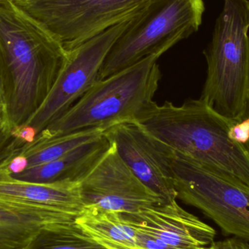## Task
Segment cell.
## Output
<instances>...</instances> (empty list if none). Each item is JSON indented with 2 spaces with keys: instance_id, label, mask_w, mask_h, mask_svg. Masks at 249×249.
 Segmentation results:
<instances>
[{
  "instance_id": "1",
  "label": "cell",
  "mask_w": 249,
  "mask_h": 249,
  "mask_svg": "<svg viewBox=\"0 0 249 249\" xmlns=\"http://www.w3.org/2000/svg\"><path fill=\"white\" fill-rule=\"evenodd\" d=\"M67 51L13 2L0 3V64L7 122L15 133L42 106Z\"/></svg>"
},
{
  "instance_id": "2",
  "label": "cell",
  "mask_w": 249,
  "mask_h": 249,
  "mask_svg": "<svg viewBox=\"0 0 249 249\" xmlns=\"http://www.w3.org/2000/svg\"><path fill=\"white\" fill-rule=\"evenodd\" d=\"M235 121L199 99L155 102L137 123L177 153L249 187V146L232 136Z\"/></svg>"
},
{
  "instance_id": "3",
  "label": "cell",
  "mask_w": 249,
  "mask_h": 249,
  "mask_svg": "<svg viewBox=\"0 0 249 249\" xmlns=\"http://www.w3.org/2000/svg\"><path fill=\"white\" fill-rule=\"evenodd\" d=\"M159 58L146 57L128 68L97 80L65 113L29 143L90 129L105 132L118 124L138 122L155 103L154 97L161 79L157 62Z\"/></svg>"
},
{
  "instance_id": "4",
  "label": "cell",
  "mask_w": 249,
  "mask_h": 249,
  "mask_svg": "<svg viewBox=\"0 0 249 249\" xmlns=\"http://www.w3.org/2000/svg\"><path fill=\"white\" fill-rule=\"evenodd\" d=\"M212 42L203 52L207 76L200 99L239 121L249 101V0H224Z\"/></svg>"
},
{
  "instance_id": "5",
  "label": "cell",
  "mask_w": 249,
  "mask_h": 249,
  "mask_svg": "<svg viewBox=\"0 0 249 249\" xmlns=\"http://www.w3.org/2000/svg\"><path fill=\"white\" fill-rule=\"evenodd\" d=\"M204 11L203 0H148L112 45L98 80L146 57H160L198 30Z\"/></svg>"
},
{
  "instance_id": "6",
  "label": "cell",
  "mask_w": 249,
  "mask_h": 249,
  "mask_svg": "<svg viewBox=\"0 0 249 249\" xmlns=\"http://www.w3.org/2000/svg\"><path fill=\"white\" fill-rule=\"evenodd\" d=\"M172 171L177 198L199 209L223 235L249 242V187L175 152Z\"/></svg>"
},
{
  "instance_id": "7",
  "label": "cell",
  "mask_w": 249,
  "mask_h": 249,
  "mask_svg": "<svg viewBox=\"0 0 249 249\" xmlns=\"http://www.w3.org/2000/svg\"><path fill=\"white\" fill-rule=\"evenodd\" d=\"M131 18L67 51L65 63L45 102L29 121L13 133L16 149L31 143L97 81L108 53Z\"/></svg>"
},
{
  "instance_id": "8",
  "label": "cell",
  "mask_w": 249,
  "mask_h": 249,
  "mask_svg": "<svg viewBox=\"0 0 249 249\" xmlns=\"http://www.w3.org/2000/svg\"><path fill=\"white\" fill-rule=\"evenodd\" d=\"M148 0H15L67 51L133 18Z\"/></svg>"
},
{
  "instance_id": "9",
  "label": "cell",
  "mask_w": 249,
  "mask_h": 249,
  "mask_svg": "<svg viewBox=\"0 0 249 249\" xmlns=\"http://www.w3.org/2000/svg\"><path fill=\"white\" fill-rule=\"evenodd\" d=\"M79 187L85 208L133 213L164 203L130 171L112 143L79 181Z\"/></svg>"
},
{
  "instance_id": "10",
  "label": "cell",
  "mask_w": 249,
  "mask_h": 249,
  "mask_svg": "<svg viewBox=\"0 0 249 249\" xmlns=\"http://www.w3.org/2000/svg\"><path fill=\"white\" fill-rule=\"evenodd\" d=\"M134 175L164 203L177 201L172 160L174 151L139 123L118 124L104 132Z\"/></svg>"
},
{
  "instance_id": "11",
  "label": "cell",
  "mask_w": 249,
  "mask_h": 249,
  "mask_svg": "<svg viewBox=\"0 0 249 249\" xmlns=\"http://www.w3.org/2000/svg\"><path fill=\"white\" fill-rule=\"evenodd\" d=\"M136 229L154 235L174 249H199L214 242L216 231L177 201L133 213H122Z\"/></svg>"
},
{
  "instance_id": "12",
  "label": "cell",
  "mask_w": 249,
  "mask_h": 249,
  "mask_svg": "<svg viewBox=\"0 0 249 249\" xmlns=\"http://www.w3.org/2000/svg\"><path fill=\"white\" fill-rule=\"evenodd\" d=\"M0 198L80 215L85 209L77 181L29 182L12 177L0 166Z\"/></svg>"
},
{
  "instance_id": "13",
  "label": "cell",
  "mask_w": 249,
  "mask_h": 249,
  "mask_svg": "<svg viewBox=\"0 0 249 249\" xmlns=\"http://www.w3.org/2000/svg\"><path fill=\"white\" fill-rule=\"evenodd\" d=\"M77 216L0 198V249H24L43 227L74 221Z\"/></svg>"
},
{
  "instance_id": "14",
  "label": "cell",
  "mask_w": 249,
  "mask_h": 249,
  "mask_svg": "<svg viewBox=\"0 0 249 249\" xmlns=\"http://www.w3.org/2000/svg\"><path fill=\"white\" fill-rule=\"evenodd\" d=\"M105 134L73 149L51 162L41 164L11 175L17 179L40 184L79 181L96 165L110 147Z\"/></svg>"
},
{
  "instance_id": "15",
  "label": "cell",
  "mask_w": 249,
  "mask_h": 249,
  "mask_svg": "<svg viewBox=\"0 0 249 249\" xmlns=\"http://www.w3.org/2000/svg\"><path fill=\"white\" fill-rule=\"evenodd\" d=\"M99 129L82 130L49 140L29 143L9 153L0 161V166L10 175L23 170L58 159L78 146L103 134Z\"/></svg>"
},
{
  "instance_id": "16",
  "label": "cell",
  "mask_w": 249,
  "mask_h": 249,
  "mask_svg": "<svg viewBox=\"0 0 249 249\" xmlns=\"http://www.w3.org/2000/svg\"><path fill=\"white\" fill-rule=\"evenodd\" d=\"M76 222L106 249H138L136 229L122 213L85 208Z\"/></svg>"
},
{
  "instance_id": "17",
  "label": "cell",
  "mask_w": 249,
  "mask_h": 249,
  "mask_svg": "<svg viewBox=\"0 0 249 249\" xmlns=\"http://www.w3.org/2000/svg\"><path fill=\"white\" fill-rule=\"evenodd\" d=\"M24 249H107L92 238L75 220L43 227Z\"/></svg>"
},
{
  "instance_id": "18",
  "label": "cell",
  "mask_w": 249,
  "mask_h": 249,
  "mask_svg": "<svg viewBox=\"0 0 249 249\" xmlns=\"http://www.w3.org/2000/svg\"><path fill=\"white\" fill-rule=\"evenodd\" d=\"M15 137L4 115L0 114V161L10 152Z\"/></svg>"
},
{
  "instance_id": "19",
  "label": "cell",
  "mask_w": 249,
  "mask_h": 249,
  "mask_svg": "<svg viewBox=\"0 0 249 249\" xmlns=\"http://www.w3.org/2000/svg\"><path fill=\"white\" fill-rule=\"evenodd\" d=\"M135 229L136 231V246L138 249H174L154 235L141 230Z\"/></svg>"
},
{
  "instance_id": "20",
  "label": "cell",
  "mask_w": 249,
  "mask_h": 249,
  "mask_svg": "<svg viewBox=\"0 0 249 249\" xmlns=\"http://www.w3.org/2000/svg\"><path fill=\"white\" fill-rule=\"evenodd\" d=\"M211 249H249V241L233 237L223 241L213 242L210 246Z\"/></svg>"
},
{
  "instance_id": "21",
  "label": "cell",
  "mask_w": 249,
  "mask_h": 249,
  "mask_svg": "<svg viewBox=\"0 0 249 249\" xmlns=\"http://www.w3.org/2000/svg\"><path fill=\"white\" fill-rule=\"evenodd\" d=\"M0 114L6 117L5 107H4V93H3L2 79H1V64H0Z\"/></svg>"
},
{
  "instance_id": "22",
  "label": "cell",
  "mask_w": 249,
  "mask_h": 249,
  "mask_svg": "<svg viewBox=\"0 0 249 249\" xmlns=\"http://www.w3.org/2000/svg\"><path fill=\"white\" fill-rule=\"evenodd\" d=\"M243 118H246V119H247V121H248L249 123V101L248 102V105H247V109H246L245 113H244V116H243Z\"/></svg>"
},
{
  "instance_id": "23",
  "label": "cell",
  "mask_w": 249,
  "mask_h": 249,
  "mask_svg": "<svg viewBox=\"0 0 249 249\" xmlns=\"http://www.w3.org/2000/svg\"><path fill=\"white\" fill-rule=\"evenodd\" d=\"M15 0H0V3L5 2V1H10V2H13Z\"/></svg>"
},
{
  "instance_id": "24",
  "label": "cell",
  "mask_w": 249,
  "mask_h": 249,
  "mask_svg": "<svg viewBox=\"0 0 249 249\" xmlns=\"http://www.w3.org/2000/svg\"><path fill=\"white\" fill-rule=\"evenodd\" d=\"M210 249V247H205V248H201V249Z\"/></svg>"
}]
</instances>
